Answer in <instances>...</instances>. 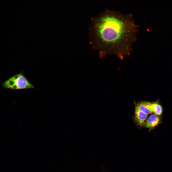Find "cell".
Returning <instances> with one entry per match:
<instances>
[{"mask_svg":"<svg viewBox=\"0 0 172 172\" xmlns=\"http://www.w3.org/2000/svg\"><path fill=\"white\" fill-rule=\"evenodd\" d=\"M137 27L131 15L106 10L92 18L90 42L100 58L114 55L120 59L129 55L137 40Z\"/></svg>","mask_w":172,"mask_h":172,"instance_id":"cell-1","label":"cell"},{"mask_svg":"<svg viewBox=\"0 0 172 172\" xmlns=\"http://www.w3.org/2000/svg\"><path fill=\"white\" fill-rule=\"evenodd\" d=\"M4 88L19 90L34 88V86L22 73L16 74L3 82Z\"/></svg>","mask_w":172,"mask_h":172,"instance_id":"cell-2","label":"cell"},{"mask_svg":"<svg viewBox=\"0 0 172 172\" xmlns=\"http://www.w3.org/2000/svg\"><path fill=\"white\" fill-rule=\"evenodd\" d=\"M151 103L142 102L136 103L135 110L141 111L147 115L152 113L151 107Z\"/></svg>","mask_w":172,"mask_h":172,"instance_id":"cell-3","label":"cell"},{"mask_svg":"<svg viewBox=\"0 0 172 172\" xmlns=\"http://www.w3.org/2000/svg\"><path fill=\"white\" fill-rule=\"evenodd\" d=\"M160 121V118L158 115L155 114L152 115L146 121L145 124V127L147 128H153L158 124Z\"/></svg>","mask_w":172,"mask_h":172,"instance_id":"cell-4","label":"cell"},{"mask_svg":"<svg viewBox=\"0 0 172 172\" xmlns=\"http://www.w3.org/2000/svg\"><path fill=\"white\" fill-rule=\"evenodd\" d=\"M147 115L140 111L135 110L134 118L136 122L140 126L145 123Z\"/></svg>","mask_w":172,"mask_h":172,"instance_id":"cell-5","label":"cell"},{"mask_svg":"<svg viewBox=\"0 0 172 172\" xmlns=\"http://www.w3.org/2000/svg\"><path fill=\"white\" fill-rule=\"evenodd\" d=\"M151 109L152 113L157 115H161L162 112V108L161 106L157 102L151 103Z\"/></svg>","mask_w":172,"mask_h":172,"instance_id":"cell-6","label":"cell"}]
</instances>
